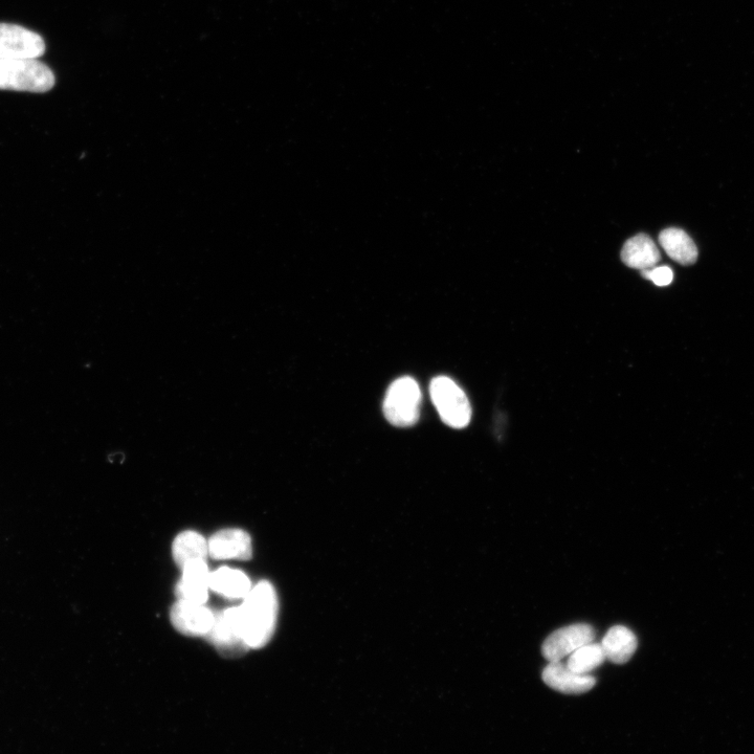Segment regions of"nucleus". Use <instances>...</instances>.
Here are the masks:
<instances>
[{
	"instance_id": "1",
	"label": "nucleus",
	"mask_w": 754,
	"mask_h": 754,
	"mask_svg": "<svg viewBox=\"0 0 754 754\" xmlns=\"http://www.w3.org/2000/svg\"><path fill=\"white\" fill-rule=\"evenodd\" d=\"M239 628L250 649L258 650L273 638L278 619L279 601L274 586L261 581L236 607Z\"/></svg>"
},
{
	"instance_id": "2",
	"label": "nucleus",
	"mask_w": 754,
	"mask_h": 754,
	"mask_svg": "<svg viewBox=\"0 0 754 754\" xmlns=\"http://www.w3.org/2000/svg\"><path fill=\"white\" fill-rule=\"evenodd\" d=\"M56 82L48 65L37 59L0 60V90L47 93Z\"/></svg>"
},
{
	"instance_id": "3",
	"label": "nucleus",
	"mask_w": 754,
	"mask_h": 754,
	"mask_svg": "<svg viewBox=\"0 0 754 754\" xmlns=\"http://www.w3.org/2000/svg\"><path fill=\"white\" fill-rule=\"evenodd\" d=\"M430 393L443 423L451 428L468 427L472 418V408L467 395L449 377L438 376L430 386Z\"/></svg>"
},
{
	"instance_id": "4",
	"label": "nucleus",
	"mask_w": 754,
	"mask_h": 754,
	"mask_svg": "<svg viewBox=\"0 0 754 754\" xmlns=\"http://www.w3.org/2000/svg\"><path fill=\"white\" fill-rule=\"evenodd\" d=\"M420 387L412 377L406 376L396 380L388 389L384 414L389 423L395 427L414 426L420 416Z\"/></svg>"
},
{
	"instance_id": "5",
	"label": "nucleus",
	"mask_w": 754,
	"mask_h": 754,
	"mask_svg": "<svg viewBox=\"0 0 754 754\" xmlns=\"http://www.w3.org/2000/svg\"><path fill=\"white\" fill-rule=\"evenodd\" d=\"M206 638L225 658H238L250 650L239 628L236 607L214 612V623Z\"/></svg>"
},
{
	"instance_id": "6",
	"label": "nucleus",
	"mask_w": 754,
	"mask_h": 754,
	"mask_svg": "<svg viewBox=\"0 0 754 754\" xmlns=\"http://www.w3.org/2000/svg\"><path fill=\"white\" fill-rule=\"evenodd\" d=\"M46 53L40 35L24 27L0 24V60L38 59Z\"/></svg>"
},
{
	"instance_id": "7",
	"label": "nucleus",
	"mask_w": 754,
	"mask_h": 754,
	"mask_svg": "<svg viewBox=\"0 0 754 754\" xmlns=\"http://www.w3.org/2000/svg\"><path fill=\"white\" fill-rule=\"evenodd\" d=\"M595 632L586 624L572 625L553 632L545 640L542 653L549 662L562 661L576 650L594 641Z\"/></svg>"
},
{
	"instance_id": "8",
	"label": "nucleus",
	"mask_w": 754,
	"mask_h": 754,
	"mask_svg": "<svg viewBox=\"0 0 754 754\" xmlns=\"http://www.w3.org/2000/svg\"><path fill=\"white\" fill-rule=\"evenodd\" d=\"M209 556L213 560L250 561L253 558L252 538L239 528L221 529L208 541Z\"/></svg>"
},
{
	"instance_id": "9",
	"label": "nucleus",
	"mask_w": 754,
	"mask_h": 754,
	"mask_svg": "<svg viewBox=\"0 0 754 754\" xmlns=\"http://www.w3.org/2000/svg\"><path fill=\"white\" fill-rule=\"evenodd\" d=\"M170 620L185 636L206 637L214 623V612L205 605L179 600L171 608Z\"/></svg>"
},
{
	"instance_id": "10",
	"label": "nucleus",
	"mask_w": 754,
	"mask_h": 754,
	"mask_svg": "<svg viewBox=\"0 0 754 754\" xmlns=\"http://www.w3.org/2000/svg\"><path fill=\"white\" fill-rule=\"evenodd\" d=\"M543 681L552 690L567 695H581L591 691L596 680L590 674H579L562 661L549 662L543 671Z\"/></svg>"
},
{
	"instance_id": "11",
	"label": "nucleus",
	"mask_w": 754,
	"mask_h": 754,
	"mask_svg": "<svg viewBox=\"0 0 754 754\" xmlns=\"http://www.w3.org/2000/svg\"><path fill=\"white\" fill-rule=\"evenodd\" d=\"M183 576L176 585L179 600L205 605L209 598L210 570L205 561L193 562L183 569Z\"/></svg>"
},
{
	"instance_id": "12",
	"label": "nucleus",
	"mask_w": 754,
	"mask_h": 754,
	"mask_svg": "<svg viewBox=\"0 0 754 754\" xmlns=\"http://www.w3.org/2000/svg\"><path fill=\"white\" fill-rule=\"evenodd\" d=\"M210 590L229 600H241L252 590V583L245 572L221 567L210 574Z\"/></svg>"
},
{
	"instance_id": "13",
	"label": "nucleus",
	"mask_w": 754,
	"mask_h": 754,
	"mask_svg": "<svg viewBox=\"0 0 754 754\" xmlns=\"http://www.w3.org/2000/svg\"><path fill=\"white\" fill-rule=\"evenodd\" d=\"M172 556L175 564L181 569L193 562H207L210 557L209 543L196 531H183L173 541Z\"/></svg>"
},
{
	"instance_id": "14",
	"label": "nucleus",
	"mask_w": 754,
	"mask_h": 754,
	"mask_svg": "<svg viewBox=\"0 0 754 754\" xmlns=\"http://www.w3.org/2000/svg\"><path fill=\"white\" fill-rule=\"evenodd\" d=\"M661 255L653 239L640 234L629 239L623 248L622 259L629 268L647 270L654 268L660 261Z\"/></svg>"
},
{
	"instance_id": "15",
	"label": "nucleus",
	"mask_w": 754,
	"mask_h": 754,
	"mask_svg": "<svg viewBox=\"0 0 754 754\" xmlns=\"http://www.w3.org/2000/svg\"><path fill=\"white\" fill-rule=\"evenodd\" d=\"M601 645L606 659L615 664H625L637 649V638L630 629L616 626L608 631Z\"/></svg>"
},
{
	"instance_id": "16",
	"label": "nucleus",
	"mask_w": 754,
	"mask_h": 754,
	"mask_svg": "<svg viewBox=\"0 0 754 754\" xmlns=\"http://www.w3.org/2000/svg\"><path fill=\"white\" fill-rule=\"evenodd\" d=\"M660 246L676 262L682 265L694 264L698 259V249L693 239L680 229H667L659 236Z\"/></svg>"
},
{
	"instance_id": "17",
	"label": "nucleus",
	"mask_w": 754,
	"mask_h": 754,
	"mask_svg": "<svg viewBox=\"0 0 754 754\" xmlns=\"http://www.w3.org/2000/svg\"><path fill=\"white\" fill-rule=\"evenodd\" d=\"M605 660L602 645L591 642L569 655L567 665L573 672L586 675L600 668Z\"/></svg>"
},
{
	"instance_id": "18",
	"label": "nucleus",
	"mask_w": 754,
	"mask_h": 754,
	"mask_svg": "<svg viewBox=\"0 0 754 754\" xmlns=\"http://www.w3.org/2000/svg\"><path fill=\"white\" fill-rule=\"evenodd\" d=\"M641 275L657 286H668L674 279V273L669 266H658V268L654 266V268L642 270Z\"/></svg>"
}]
</instances>
